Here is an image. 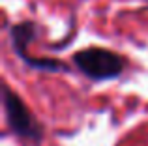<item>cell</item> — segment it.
I'll return each mask as SVG.
<instances>
[{"mask_svg":"<svg viewBox=\"0 0 148 146\" xmlns=\"http://www.w3.org/2000/svg\"><path fill=\"white\" fill-rule=\"evenodd\" d=\"M75 68L92 81H111L122 75L126 68V58L109 49L88 47L77 51L71 56Z\"/></svg>","mask_w":148,"mask_h":146,"instance_id":"cell-1","label":"cell"},{"mask_svg":"<svg viewBox=\"0 0 148 146\" xmlns=\"http://www.w3.org/2000/svg\"><path fill=\"white\" fill-rule=\"evenodd\" d=\"M2 103H4V113H6V122L10 129L17 137L40 143L43 139V128L36 120L32 111L25 105L21 96L13 92L8 84L2 86Z\"/></svg>","mask_w":148,"mask_h":146,"instance_id":"cell-2","label":"cell"},{"mask_svg":"<svg viewBox=\"0 0 148 146\" xmlns=\"http://www.w3.org/2000/svg\"><path fill=\"white\" fill-rule=\"evenodd\" d=\"M38 36V25L32 21H23L17 23L10 28V40H11V47H13V53L23 58L26 55V47L32 40H36Z\"/></svg>","mask_w":148,"mask_h":146,"instance_id":"cell-3","label":"cell"}]
</instances>
